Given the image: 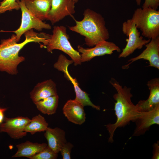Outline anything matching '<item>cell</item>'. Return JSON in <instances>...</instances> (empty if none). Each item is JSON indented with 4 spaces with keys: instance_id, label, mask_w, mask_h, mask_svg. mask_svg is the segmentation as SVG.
I'll return each mask as SVG.
<instances>
[{
    "instance_id": "obj_1",
    "label": "cell",
    "mask_w": 159,
    "mask_h": 159,
    "mask_svg": "<svg viewBox=\"0 0 159 159\" xmlns=\"http://www.w3.org/2000/svg\"><path fill=\"white\" fill-rule=\"evenodd\" d=\"M25 40L17 43L15 34L10 38L2 39L0 43V71L6 72L12 75H16L18 73L17 67L24 61L25 58L19 56V51L27 44L32 42H42L45 46L47 43V35L43 33L39 35L32 30L24 33Z\"/></svg>"
},
{
    "instance_id": "obj_2",
    "label": "cell",
    "mask_w": 159,
    "mask_h": 159,
    "mask_svg": "<svg viewBox=\"0 0 159 159\" xmlns=\"http://www.w3.org/2000/svg\"><path fill=\"white\" fill-rule=\"evenodd\" d=\"M110 83L117 92L113 95V98L116 101L114 110L117 117L116 121L115 123H109L105 125L110 135L108 141L112 143L116 129L119 127H124L131 121L134 122L141 112L137 110L135 105L132 102L131 98L132 95L131 92V88L126 86H122L113 78H111Z\"/></svg>"
},
{
    "instance_id": "obj_3",
    "label": "cell",
    "mask_w": 159,
    "mask_h": 159,
    "mask_svg": "<svg viewBox=\"0 0 159 159\" xmlns=\"http://www.w3.org/2000/svg\"><path fill=\"white\" fill-rule=\"evenodd\" d=\"M83 15L81 21L74 19L76 25L69 27L70 30L84 36L85 43L89 47L109 39V32L104 19L100 14L87 9L84 11Z\"/></svg>"
},
{
    "instance_id": "obj_4",
    "label": "cell",
    "mask_w": 159,
    "mask_h": 159,
    "mask_svg": "<svg viewBox=\"0 0 159 159\" xmlns=\"http://www.w3.org/2000/svg\"><path fill=\"white\" fill-rule=\"evenodd\" d=\"M131 19L142 35L151 39L159 37V11L150 7L135 10Z\"/></svg>"
},
{
    "instance_id": "obj_5",
    "label": "cell",
    "mask_w": 159,
    "mask_h": 159,
    "mask_svg": "<svg viewBox=\"0 0 159 159\" xmlns=\"http://www.w3.org/2000/svg\"><path fill=\"white\" fill-rule=\"evenodd\" d=\"M69 38L66 27L55 26L53 27L52 34L50 35L45 47L49 52H52L54 49L63 52L71 57L74 65H80L82 63L80 54L73 48L69 41Z\"/></svg>"
},
{
    "instance_id": "obj_6",
    "label": "cell",
    "mask_w": 159,
    "mask_h": 159,
    "mask_svg": "<svg viewBox=\"0 0 159 159\" xmlns=\"http://www.w3.org/2000/svg\"><path fill=\"white\" fill-rule=\"evenodd\" d=\"M135 24L131 19L124 22L122 24L123 33L128 37L125 47L118 56V58H125L132 54L136 49H140L143 46L149 43L150 39H143L140 36V32L137 29Z\"/></svg>"
},
{
    "instance_id": "obj_7",
    "label": "cell",
    "mask_w": 159,
    "mask_h": 159,
    "mask_svg": "<svg viewBox=\"0 0 159 159\" xmlns=\"http://www.w3.org/2000/svg\"><path fill=\"white\" fill-rule=\"evenodd\" d=\"M22 13L21 24L16 30L11 31L15 34L17 42L19 41L21 36L27 31L34 29L41 31L43 29H50L51 26L42 21L34 15L26 8L24 0H17Z\"/></svg>"
},
{
    "instance_id": "obj_8",
    "label": "cell",
    "mask_w": 159,
    "mask_h": 159,
    "mask_svg": "<svg viewBox=\"0 0 159 159\" xmlns=\"http://www.w3.org/2000/svg\"><path fill=\"white\" fill-rule=\"evenodd\" d=\"M31 119L27 117L18 116L14 118L5 117L0 125V132H6L12 139H19L26 136V126Z\"/></svg>"
},
{
    "instance_id": "obj_9",
    "label": "cell",
    "mask_w": 159,
    "mask_h": 159,
    "mask_svg": "<svg viewBox=\"0 0 159 159\" xmlns=\"http://www.w3.org/2000/svg\"><path fill=\"white\" fill-rule=\"evenodd\" d=\"M94 46L92 48H86L80 45L78 46V51L81 53V63L90 61L95 57L111 55L115 51L118 52L121 51L120 48L115 43L107 40L102 41Z\"/></svg>"
},
{
    "instance_id": "obj_10",
    "label": "cell",
    "mask_w": 159,
    "mask_h": 159,
    "mask_svg": "<svg viewBox=\"0 0 159 159\" xmlns=\"http://www.w3.org/2000/svg\"><path fill=\"white\" fill-rule=\"evenodd\" d=\"M75 3L73 0H52L51 8L46 20L53 24L66 16L72 15L75 13Z\"/></svg>"
},
{
    "instance_id": "obj_11",
    "label": "cell",
    "mask_w": 159,
    "mask_h": 159,
    "mask_svg": "<svg viewBox=\"0 0 159 159\" xmlns=\"http://www.w3.org/2000/svg\"><path fill=\"white\" fill-rule=\"evenodd\" d=\"M145 45V49L137 56L129 60L127 62L129 63L122 67L123 69H127L133 62L142 59L149 61L148 67L159 69V37L151 39Z\"/></svg>"
},
{
    "instance_id": "obj_12",
    "label": "cell",
    "mask_w": 159,
    "mask_h": 159,
    "mask_svg": "<svg viewBox=\"0 0 159 159\" xmlns=\"http://www.w3.org/2000/svg\"><path fill=\"white\" fill-rule=\"evenodd\" d=\"M136 127L132 136H138L144 135L154 124L159 125V105L152 110L141 112L135 119Z\"/></svg>"
},
{
    "instance_id": "obj_13",
    "label": "cell",
    "mask_w": 159,
    "mask_h": 159,
    "mask_svg": "<svg viewBox=\"0 0 159 159\" xmlns=\"http://www.w3.org/2000/svg\"><path fill=\"white\" fill-rule=\"evenodd\" d=\"M150 94L145 100H141L135 105L139 112H147L153 110L159 105V79L155 78L149 81L147 84Z\"/></svg>"
},
{
    "instance_id": "obj_14",
    "label": "cell",
    "mask_w": 159,
    "mask_h": 159,
    "mask_svg": "<svg viewBox=\"0 0 159 159\" xmlns=\"http://www.w3.org/2000/svg\"><path fill=\"white\" fill-rule=\"evenodd\" d=\"M84 106L75 99L68 100L64 105L63 113L68 120L75 124L81 125L85 121Z\"/></svg>"
},
{
    "instance_id": "obj_15",
    "label": "cell",
    "mask_w": 159,
    "mask_h": 159,
    "mask_svg": "<svg viewBox=\"0 0 159 159\" xmlns=\"http://www.w3.org/2000/svg\"><path fill=\"white\" fill-rule=\"evenodd\" d=\"M34 103L44 98L57 95L56 85L51 79L39 82L29 93Z\"/></svg>"
},
{
    "instance_id": "obj_16",
    "label": "cell",
    "mask_w": 159,
    "mask_h": 159,
    "mask_svg": "<svg viewBox=\"0 0 159 159\" xmlns=\"http://www.w3.org/2000/svg\"><path fill=\"white\" fill-rule=\"evenodd\" d=\"M44 135L47 141V145L58 153L67 142L65 132L58 127L52 128L48 127L45 131Z\"/></svg>"
},
{
    "instance_id": "obj_17",
    "label": "cell",
    "mask_w": 159,
    "mask_h": 159,
    "mask_svg": "<svg viewBox=\"0 0 159 159\" xmlns=\"http://www.w3.org/2000/svg\"><path fill=\"white\" fill-rule=\"evenodd\" d=\"M69 65L67 64H62L59 67L58 70L63 72L64 73L65 77L71 81L73 84L76 94L75 99L80 102L84 107L90 106L96 110L97 109L98 106L92 103L90 100L89 95L80 88L77 80L75 78H73L69 73L68 71Z\"/></svg>"
},
{
    "instance_id": "obj_18",
    "label": "cell",
    "mask_w": 159,
    "mask_h": 159,
    "mask_svg": "<svg viewBox=\"0 0 159 159\" xmlns=\"http://www.w3.org/2000/svg\"><path fill=\"white\" fill-rule=\"evenodd\" d=\"M27 9L36 17L46 20L50 11L52 0H24Z\"/></svg>"
},
{
    "instance_id": "obj_19",
    "label": "cell",
    "mask_w": 159,
    "mask_h": 159,
    "mask_svg": "<svg viewBox=\"0 0 159 159\" xmlns=\"http://www.w3.org/2000/svg\"><path fill=\"white\" fill-rule=\"evenodd\" d=\"M47 145V144L46 143H33L26 141L16 145L17 151L11 157H25L31 159Z\"/></svg>"
},
{
    "instance_id": "obj_20",
    "label": "cell",
    "mask_w": 159,
    "mask_h": 159,
    "mask_svg": "<svg viewBox=\"0 0 159 159\" xmlns=\"http://www.w3.org/2000/svg\"><path fill=\"white\" fill-rule=\"evenodd\" d=\"M59 99L57 95L44 98L34 104L37 109L43 114L52 115L56 112Z\"/></svg>"
},
{
    "instance_id": "obj_21",
    "label": "cell",
    "mask_w": 159,
    "mask_h": 159,
    "mask_svg": "<svg viewBox=\"0 0 159 159\" xmlns=\"http://www.w3.org/2000/svg\"><path fill=\"white\" fill-rule=\"evenodd\" d=\"M48 125L44 117L39 114L32 118L30 122L25 127L24 131L33 135L37 132L45 131Z\"/></svg>"
},
{
    "instance_id": "obj_22",
    "label": "cell",
    "mask_w": 159,
    "mask_h": 159,
    "mask_svg": "<svg viewBox=\"0 0 159 159\" xmlns=\"http://www.w3.org/2000/svg\"><path fill=\"white\" fill-rule=\"evenodd\" d=\"M58 154L47 145L42 151L33 156L31 159H56L58 157Z\"/></svg>"
},
{
    "instance_id": "obj_23",
    "label": "cell",
    "mask_w": 159,
    "mask_h": 159,
    "mask_svg": "<svg viewBox=\"0 0 159 159\" xmlns=\"http://www.w3.org/2000/svg\"><path fill=\"white\" fill-rule=\"evenodd\" d=\"M17 0H4L0 3V15L7 11L19 9L20 7Z\"/></svg>"
},
{
    "instance_id": "obj_24",
    "label": "cell",
    "mask_w": 159,
    "mask_h": 159,
    "mask_svg": "<svg viewBox=\"0 0 159 159\" xmlns=\"http://www.w3.org/2000/svg\"><path fill=\"white\" fill-rule=\"evenodd\" d=\"M73 144L69 142H67L62 147L60 152L63 159H70L71 152L73 147Z\"/></svg>"
},
{
    "instance_id": "obj_25",
    "label": "cell",
    "mask_w": 159,
    "mask_h": 159,
    "mask_svg": "<svg viewBox=\"0 0 159 159\" xmlns=\"http://www.w3.org/2000/svg\"><path fill=\"white\" fill-rule=\"evenodd\" d=\"M137 5H140L141 0H136ZM159 5V0H145L142 8L150 7L157 9Z\"/></svg>"
},
{
    "instance_id": "obj_26",
    "label": "cell",
    "mask_w": 159,
    "mask_h": 159,
    "mask_svg": "<svg viewBox=\"0 0 159 159\" xmlns=\"http://www.w3.org/2000/svg\"><path fill=\"white\" fill-rule=\"evenodd\" d=\"M153 156L152 159H159V143L157 141L156 143L153 144Z\"/></svg>"
},
{
    "instance_id": "obj_27",
    "label": "cell",
    "mask_w": 159,
    "mask_h": 159,
    "mask_svg": "<svg viewBox=\"0 0 159 159\" xmlns=\"http://www.w3.org/2000/svg\"><path fill=\"white\" fill-rule=\"evenodd\" d=\"M7 108L0 107V125L2 122L4 118V113Z\"/></svg>"
},
{
    "instance_id": "obj_28",
    "label": "cell",
    "mask_w": 159,
    "mask_h": 159,
    "mask_svg": "<svg viewBox=\"0 0 159 159\" xmlns=\"http://www.w3.org/2000/svg\"><path fill=\"white\" fill-rule=\"evenodd\" d=\"M74 1L75 3L77 2L78 1V0H73Z\"/></svg>"
}]
</instances>
